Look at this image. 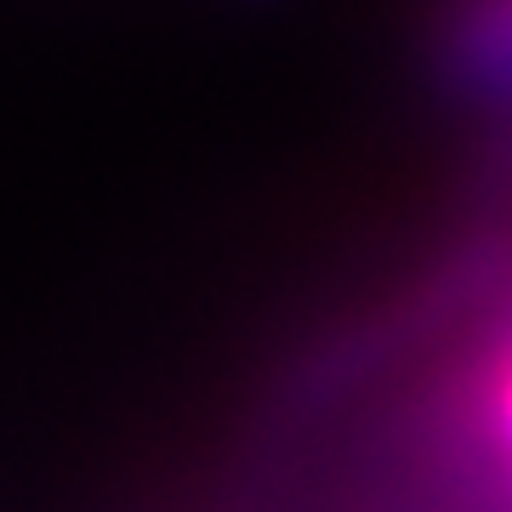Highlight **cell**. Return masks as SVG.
<instances>
[{
	"mask_svg": "<svg viewBox=\"0 0 512 512\" xmlns=\"http://www.w3.org/2000/svg\"><path fill=\"white\" fill-rule=\"evenodd\" d=\"M490 421H495V439L512 450V353L495 365V382H490Z\"/></svg>",
	"mask_w": 512,
	"mask_h": 512,
	"instance_id": "1",
	"label": "cell"
}]
</instances>
